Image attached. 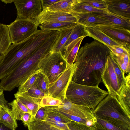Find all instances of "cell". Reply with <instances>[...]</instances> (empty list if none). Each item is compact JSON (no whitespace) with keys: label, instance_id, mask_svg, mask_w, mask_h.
Here are the masks:
<instances>
[{"label":"cell","instance_id":"484cf974","mask_svg":"<svg viewBox=\"0 0 130 130\" xmlns=\"http://www.w3.org/2000/svg\"><path fill=\"white\" fill-rule=\"evenodd\" d=\"M28 130H64L57 127L46 122L32 117L27 125Z\"/></svg>","mask_w":130,"mask_h":130},{"label":"cell","instance_id":"60d3db41","mask_svg":"<svg viewBox=\"0 0 130 130\" xmlns=\"http://www.w3.org/2000/svg\"><path fill=\"white\" fill-rule=\"evenodd\" d=\"M47 116V112L44 107H41L37 111L35 118L38 120L44 121Z\"/></svg>","mask_w":130,"mask_h":130},{"label":"cell","instance_id":"ee69618b","mask_svg":"<svg viewBox=\"0 0 130 130\" xmlns=\"http://www.w3.org/2000/svg\"><path fill=\"white\" fill-rule=\"evenodd\" d=\"M4 90L0 87V106L1 107L7 106L8 101L5 99Z\"/></svg>","mask_w":130,"mask_h":130},{"label":"cell","instance_id":"b9f144b4","mask_svg":"<svg viewBox=\"0 0 130 130\" xmlns=\"http://www.w3.org/2000/svg\"><path fill=\"white\" fill-rule=\"evenodd\" d=\"M32 117L31 113H24L21 117V120L22 121L25 126H27L31 121Z\"/></svg>","mask_w":130,"mask_h":130},{"label":"cell","instance_id":"836d02e7","mask_svg":"<svg viewBox=\"0 0 130 130\" xmlns=\"http://www.w3.org/2000/svg\"><path fill=\"white\" fill-rule=\"evenodd\" d=\"M40 71L39 69L34 73L21 85L18 87V91L20 92H27L34 84L38 73Z\"/></svg>","mask_w":130,"mask_h":130},{"label":"cell","instance_id":"ab89813d","mask_svg":"<svg viewBox=\"0 0 130 130\" xmlns=\"http://www.w3.org/2000/svg\"><path fill=\"white\" fill-rule=\"evenodd\" d=\"M48 123L59 128L64 130H70L67 124L57 122L46 117L44 120Z\"/></svg>","mask_w":130,"mask_h":130},{"label":"cell","instance_id":"7c38bea8","mask_svg":"<svg viewBox=\"0 0 130 130\" xmlns=\"http://www.w3.org/2000/svg\"><path fill=\"white\" fill-rule=\"evenodd\" d=\"M102 80L109 94L119 95V87L116 75L112 63L110 55L108 56L101 76Z\"/></svg>","mask_w":130,"mask_h":130},{"label":"cell","instance_id":"cb8c5ba5","mask_svg":"<svg viewBox=\"0 0 130 130\" xmlns=\"http://www.w3.org/2000/svg\"><path fill=\"white\" fill-rule=\"evenodd\" d=\"M77 23L61 22L43 24L38 26L41 30L45 31L61 30L74 27Z\"/></svg>","mask_w":130,"mask_h":130},{"label":"cell","instance_id":"ac0fdd59","mask_svg":"<svg viewBox=\"0 0 130 130\" xmlns=\"http://www.w3.org/2000/svg\"><path fill=\"white\" fill-rule=\"evenodd\" d=\"M130 75L125 76V83L120 89L117 98L128 116L130 117Z\"/></svg>","mask_w":130,"mask_h":130},{"label":"cell","instance_id":"7bdbcfd3","mask_svg":"<svg viewBox=\"0 0 130 130\" xmlns=\"http://www.w3.org/2000/svg\"><path fill=\"white\" fill-rule=\"evenodd\" d=\"M60 0H42L43 10L60 1Z\"/></svg>","mask_w":130,"mask_h":130},{"label":"cell","instance_id":"f1b7e54d","mask_svg":"<svg viewBox=\"0 0 130 130\" xmlns=\"http://www.w3.org/2000/svg\"><path fill=\"white\" fill-rule=\"evenodd\" d=\"M37 88L47 95H49L48 88L50 85L47 76L41 71L38 73L35 83Z\"/></svg>","mask_w":130,"mask_h":130},{"label":"cell","instance_id":"8992f818","mask_svg":"<svg viewBox=\"0 0 130 130\" xmlns=\"http://www.w3.org/2000/svg\"><path fill=\"white\" fill-rule=\"evenodd\" d=\"M69 65L60 52L52 51L41 60L38 67L51 84L57 79Z\"/></svg>","mask_w":130,"mask_h":130},{"label":"cell","instance_id":"7a4b0ae2","mask_svg":"<svg viewBox=\"0 0 130 130\" xmlns=\"http://www.w3.org/2000/svg\"><path fill=\"white\" fill-rule=\"evenodd\" d=\"M60 35L56 31L35 52L1 80L0 87L10 91L22 84L34 73L39 70L41 60L52 51Z\"/></svg>","mask_w":130,"mask_h":130},{"label":"cell","instance_id":"ffe728a7","mask_svg":"<svg viewBox=\"0 0 130 130\" xmlns=\"http://www.w3.org/2000/svg\"><path fill=\"white\" fill-rule=\"evenodd\" d=\"M100 16L110 21L114 25L123 27L130 30V19L117 15L106 11L103 13H96Z\"/></svg>","mask_w":130,"mask_h":130},{"label":"cell","instance_id":"74e56055","mask_svg":"<svg viewBox=\"0 0 130 130\" xmlns=\"http://www.w3.org/2000/svg\"><path fill=\"white\" fill-rule=\"evenodd\" d=\"M27 92L30 96L38 99L41 100L43 98L47 96L37 88L35 83Z\"/></svg>","mask_w":130,"mask_h":130},{"label":"cell","instance_id":"d6986e66","mask_svg":"<svg viewBox=\"0 0 130 130\" xmlns=\"http://www.w3.org/2000/svg\"><path fill=\"white\" fill-rule=\"evenodd\" d=\"M85 37L79 38L71 43L65 48L63 57L68 65L72 64L75 62L80 46Z\"/></svg>","mask_w":130,"mask_h":130},{"label":"cell","instance_id":"9a60e30c","mask_svg":"<svg viewBox=\"0 0 130 130\" xmlns=\"http://www.w3.org/2000/svg\"><path fill=\"white\" fill-rule=\"evenodd\" d=\"M106 11L130 19V0H105Z\"/></svg>","mask_w":130,"mask_h":130},{"label":"cell","instance_id":"d6a6232c","mask_svg":"<svg viewBox=\"0 0 130 130\" xmlns=\"http://www.w3.org/2000/svg\"><path fill=\"white\" fill-rule=\"evenodd\" d=\"M44 107L47 112L46 117L55 121L65 124H67L70 122L71 120L64 116L51 110L48 107Z\"/></svg>","mask_w":130,"mask_h":130},{"label":"cell","instance_id":"4316f807","mask_svg":"<svg viewBox=\"0 0 130 130\" xmlns=\"http://www.w3.org/2000/svg\"><path fill=\"white\" fill-rule=\"evenodd\" d=\"M75 1V0H60L45 9L52 11L70 13L71 11Z\"/></svg>","mask_w":130,"mask_h":130},{"label":"cell","instance_id":"7402d4cb","mask_svg":"<svg viewBox=\"0 0 130 130\" xmlns=\"http://www.w3.org/2000/svg\"><path fill=\"white\" fill-rule=\"evenodd\" d=\"M7 25L0 24V56L5 53L11 44Z\"/></svg>","mask_w":130,"mask_h":130},{"label":"cell","instance_id":"3957f363","mask_svg":"<svg viewBox=\"0 0 130 130\" xmlns=\"http://www.w3.org/2000/svg\"><path fill=\"white\" fill-rule=\"evenodd\" d=\"M46 41L37 31L20 43L11 44L5 53L0 56V80L39 48Z\"/></svg>","mask_w":130,"mask_h":130},{"label":"cell","instance_id":"4dcf8cb0","mask_svg":"<svg viewBox=\"0 0 130 130\" xmlns=\"http://www.w3.org/2000/svg\"><path fill=\"white\" fill-rule=\"evenodd\" d=\"M111 61L114 70L117 77L119 87V91L125 83V73L122 70L113 58L111 52L110 54Z\"/></svg>","mask_w":130,"mask_h":130},{"label":"cell","instance_id":"30bf717a","mask_svg":"<svg viewBox=\"0 0 130 130\" xmlns=\"http://www.w3.org/2000/svg\"><path fill=\"white\" fill-rule=\"evenodd\" d=\"M62 105L55 108L70 115L90 120L95 123L96 118L93 112L88 107L73 103L66 97Z\"/></svg>","mask_w":130,"mask_h":130},{"label":"cell","instance_id":"f546056e","mask_svg":"<svg viewBox=\"0 0 130 130\" xmlns=\"http://www.w3.org/2000/svg\"><path fill=\"white\" fill-rule=\"evenodd\" d=\"M74 27L60 31V34L59 38L56 44L53 47V51L61 52L64 45L67 41Z\"/></svg>","mask_w":130,"mask_h":130},{"label":"cell","instance_id":"e575fe53","mask_svg":"<svg viewBox=\"0 0 130 130\" xmlns=\"http://www.w3.org/2000/svg\"><path fill=\"white\" fill-rule=\"evenodd\" d=\"M62 104V102L60 100L49 95L43 98L40 103V107H56Z\"/></svg>","mask_w":130,"mask_h":130},{"label":"cell","instance_id":"681fc988","mask_svg":"<svg viewBox=\"0 0 130 130\" xmlns=\"http://www.w3.org/2000/svg\"><path fill=\"white\" fill-rule=\"evenodd\" d=\"M0 107H1V106H0Z\"/></svg>","mask_w":130,"mask_h":130},{"label":"cell","instance_id":"1f68e13d","mask_svg":"<svg viewBox=\"0 0 130 130\" xmlns=\"http://www.w3.org/2000/svg\"><path fill=\"white\" fill-rule=\"evenodd\" d=\"M48 107L51 110L57 112L64 116L71 121L82 123L90 126L93 125L95 123H94L92 121L90 120L72 115L64 112L59 110L53 107Z\"/></svg>","mask_w":130,"mask_h":130},{"label":"cell","instance_id":"d4e9b609","mask_svg":"<svg viewBox=\"0 0 130 130\" xmlns=\"http://www.w3.org/2000/svg\"><path fill=\"white\" fill-rule=\"evenodd\" d=\"M8 104L11 107V111L16 120H21V117L24 113L31 114L27 107L19 100L15 99Z\"/></svg>","mask_w":130,"mask_h":130},{"label":"cell","instance_id":"44dd1931","mask_svg":"<svg viewBox=\"0 0 130 130\" xmlns=\"http://www.w3.org/2000/svg\"><path fill=\"white\" fill-rule=\"evenodd\" d=\"M0 122L13 129L15 130L18 127L16 120L11 109L7 106L2 107L0 113Z\"/></svg>","mask_w":130,"mask_h":130},{"label":"cell","instance_id":"83f0119b","mask_svg":"<svg viewBox=\"0 0 130 130\" xmlns=\"http://www.w3.org/2000/svg\"><path fill=\"white\" fill-rule=\"evenodd\" d=\"M106 10L96 9L90 5L82 3L79 0H75L71 11L79 13H103Z\"/></svg>","mask_w":130,"mask_h":130},{"label":"cell","instance_id":"ba28073f","mask_svg":"<svg viewBox=\"0 0 130 130\" xmlns=\"http://www.w3.org/2000/svg\"><path fill=\"white\" fill-rule=\"evenodd\" d=\"M75 63L69 65L67 68L54 83L50 84L48 88L49 95L60 100L62 102L66 98L67 88L71 80L76 68Z\"/></svg>","mask_w":130,"mask_h":130},{"label":"cell","instance_id":"f35d334b","mask_svg":"<svg viewBox=\"0 0 130 130\" xmlns=\"http://www.w3.org/2000/svg\"><path fill=\"white\" fill-rule=\"evenodd\" d=\"M96 122L107 130H123L105 120L96 118Z\"/></svg>","mask_w":130,"mask_h":130},{"label":"cell","instance_id":"f6af8a7d","mask_svg":"<svg viewBox=\"0 0 130 130\" xmlns=\"http://www.w3.org/2000/svg\"><path fill=\"white\" fill-rule=\"evenodd\" d=\"M93 126L95 130H107L96 122Z\"/></svg>","mask_w":130,"mask_h":130},{"label":"cell","instance_id":"d590c367","mask_svg":"<svg viewBox=\"0 0 130 130\" xmlns=\"http://www.w3.org/2000/svg\"><path fill=\"white\" fill-rule=\"evenodd\" d=\"M106 46L109 49L111 53L115 56H117L124 53H130V44L114 46Z\"/></svg>","mask_w":130,"mask_h":130},{"label":"cell","instance_id":"c3c4849f","mask_svg":"<svg viewBox=\"0 0 130 130\" xmlns=\"http://www.w3.org/2000/svg\"><path fill=\"white\" fill-rule=\"evenodd\" d=\"M1 108H2V107H0V113L1 111Z\"/></svg>","mask_w":130,"mask_h":130},{"label":"cell","instance_id":"277c9868","mask_svg":"<svg viewBox=\"0 0 130 130\" xmlns=\"http://www.w3.org/2000/svg\"><path fill=\"white\" fill-rule=\"evenodd\" d=\"M96 118L105 120L123 130H130V117L116 96L108 94L93 112Z\"/></svg>","mask_w":130,"mask_h":130},{"label":"cell","instance_id":"603a6c76","mask_svg":"<svg viewBox=\"0 0 130 130\" xmlns=\"http://www.w3.org/2000/svg\"><path fill=\"white\" fill-rule=\"evenodd\" d=\"M88 36L85 27L77 23L73 28L71 33L67 41L64 45L61 53L63 56L66 47L71 43L79 38Z\"/></svg>","mask_w":130,"mask_h":130},{"label":"cell","instance_id":"5bb4252c","mask_svg":"<svg viewBox=\"0 0 130 130\" xmlns=\"http://www.w3.org/2000/svg\"><path fill=\"white\" fill-rule=\"evenodd\" d=\"M95 27L113 39L123 43L130 44V30L114 25H98Z\"/></svg>","mask_w":130,"mask_h":130},{"label":"cell","instance_id":"8d00e7d4","mask_svg":"<svg viewBox=\"0 0 130 130\" xmlns=\"http://www.w3.org/2000/svg\"><path fill=\"white\" fill-rule=\"evenodd\" d=\"M79 1L96 9L106 10L107 6L105 0H79Z\"/></svg>","mask_w":130,"mask_h":130},{"label":"cell","instance_id":"4fadbf2b","mask_svg":"<svg viewBox=\"0 0 130 130\" xmlns=\"http://www.w3.org/2000/svg\"><path fill=\"white\" fill-rule=\"evenodd\" d=\"M70 13L75 17L77 23L86 27H95L98 25H113L110 21L100 16L96 13H82L71 11Z\"/></svg>","mask_w":130,"mask_h":130},{"label":"cell","instance_id":"8fae6325","mask_svg":"<svg viewBox=\"0 0 130 130\" xmlns=\"http://www.w3.org/2000/svg\"><path fill=\"white\" fill-rule=\"evenodd\" d=\"M34 22L38 26L44 23L61 22L77 23L75 17L70 13L43 9Z\"/></svg>","mask_w":130,"mask_h":130},{"label":"cell","instance_id":"52a82bcc","mask_svg":"<svg viewBox=\"0 0 130 130\" xmlns=\"http://www.w3.org/2000/svg\"><path fill=\"white\" fill-rule=\"evenodd\" d=\"M7 26L12 44L23 41L38 30L34 21L17 18Z\"/></svg>","mask_w":130,"mask_h":130},{"label":"cell","instance_id":"2e32d148","mask_svg":"<svg viewBox=\"0 0 130 130\" xmlns=\"http://www.w3.org/2000/svg\"><path fill=\"white\" fill-rule=\"evenodd\" d=\"M85 28L88 36L92 38L105 45L114 46L130 44L123 43L113 39L95 27H85Z\"/></svg>","mask_w":130,"mask_h":130},{"label":"cell","instance_id":"f907efd6","mask_svg":"<svg viewBox=\"0 0 130 130\" xmlns=\"http://www.w3.org/2000/svg\"></svg>","mask_w":130,"mask_h":130},{"label":"cell","instance_id":"bcb514c9","mask_svg":"<svg viewBox=\"0 0 130 130\" xmlns=\"http://www.w3.org/2000/svg\"><path fill=\"white\" fill-rule=\"evenodd\" d=\"M0 130H15L11 129L0 122Z\"/></svg>","mask_w":130,"mask_h":130},{"label":"cell","instance_id":"e0dca14e","mask_svg":"<svg viewBox=\"0 0 130 130\" xmlns=\"http://www.w3.org/2000/svg\"><path fill=\"white\" fill-rule=\"evenodd\" d=\"M14 96L15 99L19 100L27 107L31 112L32 117L35 118L37 111L41 107L40 103L41 100L32 97L27 92L18 91L14 94Z\"/></svg>","mask_w":130,"mask_h":130},{"label":"cell","instance_id":"7dc6e473","mask_svg":"<svg viewBox=\"0 0 130 130\" xmlns=\"http://www.w3.org/2000/svg\"><path fill=\"white\" fill-rule=\"evenodd\" d=\"M1 1L6 4L11 3L13 2L14 0H1Z\"/></svg>","mask_w":130,"mask_h":130},{"label":"cell","instance_id":"5b68a950","mask_svg":"<svg viewBox=\"0 0 130 130\" xmlns=\"http://www.w3.org/2000/svg\"><path fill=\"white\" fill-rule=\"evenodd\" d=\"M109 93L97 86L80 84L70 82L65 96L72 103L89 108L93 112Z\"/></svg>","mask_w":130,"mask_h":130},{"label":"cell","instance_id":"6da1fadb","mask_svg":"<svg viewBox=\"0 0 130 130\" xmlns=\"http://www.w3.org/2000/svg\"><path fill=\"white\" fill-rule=\"evenodd\" d=\"M111 52L107 47L96 40L86 43L77 53L76 68L71 80L80 84L98 86Z\"/></svg>","mask_w":130,"mask_h":130},{"label":"cell","instance_id":"9c48e42d","mask_svg":"<svg viewBox=\"0 0 130 130\" xmlns=\"http://www.w3.org/2000/svg\"><path fill=\"white\" fill-rule=\"evenodd\" d=\"M17 18L34 21L43 10L42 0H14Z\"/></svg>","mask_w":130,"mask_h":130}]
</instances>
